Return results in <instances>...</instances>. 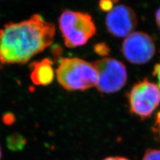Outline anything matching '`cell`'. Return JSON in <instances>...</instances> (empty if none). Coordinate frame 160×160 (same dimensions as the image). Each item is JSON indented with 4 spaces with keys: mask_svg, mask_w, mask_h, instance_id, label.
<instances>
[{
    "mask_svg": "<svg viewBox=\"0 0 160 160\" xmlns=\"http://www.w3.org/2000/svg\"><path fill=\"white\" fill-rule=\"evenodd\" d=\"M55 35V25L39 14L20 22L8 23L0 29V63H27L51 46Z\"/></svg>",
    "mask_w": 160,
    "mask_h": 160,
    "instance_id": "cell-1",
    "label": "cell"
},
{
    "mask_svg": "<svg viewBox=\"0 0 160 160\" xmlns=\"http://www.w3.org/2000/svg\"><path fill=\"white\" fill-rule=\"evenodd\" d=\"M58 83L68 91H84L96 86L98 75L93 63L80 58H63L56 70Z\"/></svg>",
    "mask_w": 160,
    "mask_h": 160,
    "instance_id": "cell-2",
    "label": "cell"
},
{
    "mask_svg": "<svg viewBox=\"0 0 160 160\" xmlns=\"http://www.w3.org/2000/svg\"><path fill=\"white\" fill-rule=\"evenodd\" d=\"M59 28L64 43L69 48L83 46L96 33V26L89 14L72 10L61 14Z\"/></svg>",
    "mask_w": 160,
    "mask_h": 160,
    "instance_id": "cell-3",
    "label": "cell"
},
{
    "mask_svg": "<svg viewBox=\"0 0 160 160\" xmlns=\"http://www.w3.org/2000/svg\"><path fill=\"white\" fill-rule=\"evenodd\" d=\"M129 110L142 119L152 116L160 104V89L147 79L136 83L128 93Z\"/></svg>",
    "mask_w": 160,
    "mask_h": 160,
    "instance_id": "cell-4",
    "label": "cell"
},
{
    "mask_svg": "<svg viewBox=\"0 0 160 160\" xmlns=\"http://www.w3.org/2000/svg\"><path fill=\"white\" fill-rule=\"evenodd\" d=\"M93 64L98 75L96 87L99 92L115 93L126 85L128 73L122 62L115 58H103L93 62Z\"/></svg>",
    "mask_w": 160,
    "mask_h": 160,
    "instance_id": "cell-5",
    "label": "cell"
},
{
    "mask_svg": "<svg viewBox=\"0 0 160 160\" xmlns=\"http://www.w3.org/2000/svg\"><path fill=\"white\" fill-rule=\"evenodd\" d=\"M156 49V44L149 34L134 32L124 39L122 52L130 63L142 65L147 63L153 58Z\"/></svg>",
    "mask_w": 160,
    "mask_h": 160,
    "instance_id": "cell-6",
    "label": "cell"
},
{
    "mask_svg": "<svg viewBox=\"0 0 160 160\" xmlns=\"http://www.w3.org/2000/svg\"><path fill=\"white\" fill-rule=\"evenodd\" d=\"M108 32L116 38H126L133 32L138 18L133 10L126 5H118L109 12L106 18Z\"/></svg>",
    "mask_w": 160,
    "mask_h": 160,
    "instance_id": "cell-7",
    "label": "cell"
},
{
    "mask_svg": "<svg viewBox=\"0 0 160 160\" xmlns=\"http://www.w3.org/2000/svg\"><path fill=\"white\" fill-rule=\"evenodd\" d=\"M30 78L37 86H48L54 79L53 62L48 58L34 62L30 66Z\"/></svg>",
    "mask_w": 160,
    "mask_h": 160,
    "instance_id": "cell-8",
    "label": "cell"
},
{
    "mask_svg": "<svg viewBox=\"0 0 160 160\" xmlns=\"http://www.w3.org/2000/svg\"><path fill=\"white\" fill-rule=\"evenodd\" d=\"M8 148L13 152L22 150L26 144V139L19 133L9 135L6 139Z\"/></svg>",
    "mask_w": 160,
    "mask_h": 160,
    "instance_id": "cell-9",
    "label": "cell"
},
{
    "mask_svg": "<svg viewBox=\"0 0 160 160\" xmlns=\"http://www.w3.org/2000/svg\"><path fill=\"white\" fill-rule=\"evenodd\" d=\"M143 160H160V149H148L145 153Z\"/></svg>",
    "mask_w": 160,
    "mask_h": 160,
    "instance_id": "cell-10",
    "label": "cell"
},
{
    "mask_svg": "<svg viewBox=\"0 0 160 160\" xmlns=\"http://www.w3.org/2000/svg\"><path fill=\"white\" fill-rule=\"evenodd\" d=\"M94 51L99 56H105L108 54L109 49L107 46V44L105 43H99L94 46Z\"/></svg>",
    "mask_w": 160,
    "mask_h": 160,
    "instance_id": "cell-11",
    "label": "cell"
},
{
    "mask_svg": "<svg viewBox=\"0 0 160 160\" xmlns=\"http://www.w3.org/2000/svg\"><path fill=\"white\" fill-rule=\"evenodd\" d=\"M113 0H100L99 8L103 12H110L113 8Z\"/></svg>",
    "mask_w": 160,
    "mask_h": 160,
    "instance_id": "cell-12",
    "label": "cell"
},
{
    "mask_svg": "<svg viewBox=\"0 0 160 160\" xmlns=\"http://www.w3.org/2000/svg\"><path fill=\"white\" fill-rule=\"evenodd\" d=\"M2 121L6 125H11L15 121V117L12 113H6L3 115Z\"/></svg>",
    "mask_w": 160,
    "mask_h": 160,
    "instance_id": "cell-13",
    "label": "cell"
},
{
    "mask_svg": "<svg viewBox=\"0 0 160 160\" xmlns=\"http://www.w3.org/2000/svg\"><path fill=\"white\" fill-rule=\"evenodd\" d=\"M153 76L157 79L158 86L160 89V60L158 63L155 65L153 71Z\"/></svg>",
    "mask_w": 160,
    "mask_h": 160,
    "instance_id": "cell-14",
    "label": "cell"
},
{
    "mask_svg": "<svg viewBox=\"0 0 160 160\" xmlns=\"http://www.w3.org/2000/svg\"><path fill=\"white\" fill-rule=\"evenodd\" d=\"M156 22L159 29H160V7L158 8L156 13Z\"/></svg>",
    "mask_w": 160,
    "mask_h": 160,
    "instance_id": "cell-15",
    "label": "cell"
},
{
    "mask_svg": "<svg viewBox=\"0 0 160 160\" xmlns=\"http://www.w3.org/2000/svg\"><path fill=\"white\" fill-rule=\"evenodd\" d=\"M103 160H129V159L126 158H123V157L116 156V157H108Z\"/></svg>",
    "mask_w": 160,
    "mask_h": 160,
    "instance_id": "cell-16",
    "label": "cell"
},
{
    "mask_svg": "<svg viewBox=\"0 0 160 160\" xmlns=\"http://www.w3.org/2000/svg\"><path fill=\"white\" fill-rule=\"evenodd\" d=\"M160 126V112H159L156 115V122H155L154 126Z\"/></svg>",
    "mask_w": 160,
    "mask_h": 160,
    "instance_id": "cell-17",
    "label": "cell"
},
{
    "mask_svg": "<svg viewBox=\"0 0 160 160\" xmlns=\"http://www.w3.org/2000/svg\"><path fill=\"white\" fill-rule=\"evenodd\" d=\"M153 130H154V132L158 134V136L159 139V141H160V126H154Z\"/></svg>",
    "mask_w": 160,
    "mask_h": 160,
    "instance_id": "cell-18",
    "label": "cell"
},
{
    "mask_svg": "<svg viewBox=\"0 0 160 160\" xmlns=\"http://www.w3.org/2000/svg\"><path fill=\"white\" fill-rule=\"evenodd\" d=\"M1 158H2V149H1V148H0V159H1Z\"/></svg>",
    "mask_w": 160,
    "mask_h": 160,
    "instance_id": "cell-19",
    "label": "cell"
},
{
    "mask_svg": "<svg viewBox=\"0 0 160 160\" xmlns=\"http://www.w3.org/2000/svg\"><path fill=\"white\" fill-rule=\"evenodd\" d=\"M113 1H114V2H116V1H117V0H113Z\"/></svg>",
    "mask_w": 160,
    "mask_h": 160,
    "instance_id": "cell-20",
    "label": "cell"
}]
</instances>
